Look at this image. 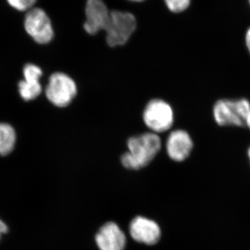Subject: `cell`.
<instances>
[{
  "instance_id": "cell-1",
  "label": "cell",
  "mask_w": 250,
  "mask_h": 250,
  "mask_svg": "<svg viewBox=\"0 0 250 250\" xmlns=\"http://www.w3.org/2000/svg\"><path fill=\"white\" fill-rule=\"evenodd\" d=\"M127 147L129 151L122 156V164L130 170H139L155 158L160 151L161 141L155 133H146L129 139Z\"/></svg>"
},
{
  "instance_id": "cell-2",
  "label": "cell",
  "mask_w": 250,
  "mask_h": 250,
  "mask_svg": "<svg viewBox=\"0 0 250 250\" xmlns=\"http://www.w3.org/2000/svg\"><path fill=\"white\" fill-rule=\"evenodd\" d=\"M250 113V103L246 99L220 100L213 107L215 122L220 126H243Z\"/></svg>"
},
{
  "instance_id": "cell-3",
  "label": "cell",
  "mask_w": 250,
  "mask_h": 250,
  "mask_svg": "<svg viewBox=\"0 0 250 250\" xmlns=\"http://www.w3.org/2000/svg\"><path fill=\"white\" fill-rule=\"evenodd\" d=\"M136 25L134 15L123 11H112L105 29L108 45L112 47L124 45L134 34Z\"/></svg>"
},
{
  "instance_id": "cell-4",
  "label": "cell",
  "mask_w": 250,
  "mask_h": 250,
  "mask_svg": "<svg viewBox=\"0 0 250 250\" xmlns=\"http://www.w3.org/2000/svg\"><path fill=\"white\" fill-rule=\"evenodd\" d=\"M45 93L47 98L54 106L65 107L76 96V83L68 75L57 72L49 77Z\"/></svg>"
},
{
  "instance_id": "cell-5",
  "label": "cell",
  "mask_w": 250,
  "mask_h": 250,
  "mask_svg": "<svg viewBox=\"0 0 250 250\" xmlns=\"http://www.w3.org/2000/svg\"><path fill=\"white\" fill-rule=\"evenodd\" d=\"M145 124L153 133L165 132L173 125L172 108L164 100H153L149 102L143 112Z\"/></svg>"
},
{
  "instance_id": "cell-6",
  "label": "cell",
  "mask_w": 250,
  "mask_h": 250,
  "mask_svg": "<svg viewBox=\"0 0 250 250\" xmlns=\"http://www.w3.org/2000/svg\"><path fill=\"white\" fill-rule=\"evenodd\" d=\"M24 27L29 35L39 44L48 43L53 39L54 31L50 20L43 10L36 8L26 15Z\"/></svg>"
},
{
  "instance_id": "cell-7",
  "label": "cell",
  "mask_w": 250,
  "mask_h": 250,
  "mask_svg": "<svg viewBox=\"0 0 250 250\" xmlns=\"http://www.w3.org/2000/svg\"><path fill=\"white\" fill-rule=\"evenodd\" d=\"M85 31L90 35H95L99 31L107 27L111 13L103 0H88L85 5Z\"/></svg>"
},
{
  "instance_id": "cell-8",
  "label": "cell",
  "mask_w": 250,
  "mask_h": 250,
  "mask_svg": "<svg viewBox=\"0 0 250 250\" xmlns=\"http://www.w3.org/2000/svg\"><path fill=\"white\" fill-rule=\"evenodd\" d=\"M129 232L134 241L148 246L156 244L161 238V229L157 223L142 216L136 217L131 222Z\"/></svg>"
},
{
  "instance_id": "cell-9",
  "label": "cell",
  "mask_w": 250,
  "mask_h": 250,
  "mask_svg": "<svg viewBox=\"0 0 250 250\" xmlns=\"http://www.w3.org/2000/svg\"><path fill=\"white\" fill-rule=\"evenodd\" d=\"M95 241L100 250H124L126 246L124 232L113 222L105 224L100 228Z\"/></svg>"
},
{
  "instance_id": "cell-10",
  "label": "cell",
  "mask_w": 250,
  "mask_h": 250,
  "mask_svg": "<svg viewBox=\"0 0 250 250\" xmlns=\"http://www.w3.org/2000/svg\"><path fill=\"white\" fill-rule=\"evenodd\" d=\"M193 146L191 138L184 130L172 131L167 139L166 149L168 156L173 161H183L188 157Z\"/></svg>"
},
{
  "instance_id": "cell-11",
  "label": "cell",
  "mask_w": 250,
  "mask_h": 250,
  "mask_svg": "<svg viewBox=\"0 0 250 250\" xmlns=\"http://www.w3.org/2000/svg\"><path fill=\"white\" fill-rule=\"evenodd\" d=\"M24 80L18 84L19 93L26 101L37 98L42 91L40 79L42 75L40 67L33 64H27L24 67Z\"/></svg>"
},
{
  "instance_id": "cell-12",
  "label": "cell",
  "mask_w": 250,
  "mask_h": 250,
  "mask_svg": "<svg viewBox=\"0 0 250 250\" xmlns=\"http://www.w3.org/2000/svg\"><path fill=\"white\" fill-rule=\"evenodd\" d=\"M16 141L14 128L9 125L0 123V155H8L12 152Z\"/></svg>"
},
{
  "instance_id": "cell-13",
  "label": "cell",
  "mask_w": 250,
  "mask_h": 250,
  "mask_svg": "<svg viewBox=\"0 0 250 250\" xmlns=\"http://www.w3.org/2000/svg\"><path fill=\"white\" fill-rule=\"evenodd\" d=\"M165 2L170 11L180 13L188 8L190 0H165Z\"/></svg>"
},
{
  "instance_id": "cell-14",
  "label": "cell",
  "mask_w": 250,
  "mask_h": 250,
  "mask_svg": "<svg viewBox=\"0 0 250 250\" xmlns=\"http://www.w3.org/2000/svg\"><path fill=\"white\" fill-rule=\"evenodd\" d=\"M12 7L18 11H26L35 4L36 0H7Z\"/></svg>"
},
{
  "instance_id": "cell-15",
  "label": "cell",
  "mask_w": 250,
  "mask_h": 250,
  "mask_svg": "<svg viewBox=\"0 0 250 250\" xmlns=\"http://www.w3.org/2000/svg\"><path fill=\"white\" fill-rule=\"evenodd\" d=\"M8 229H9V228H8L6 224L0 219V240H1V236H2L3 235L7 233Z\"/></svg>"
},
{
  "instance_id": "cell-16",
  "label": "cell",
  "mask_w": 250,
  "mask_h": 250,
  "mask_svg": "<svg viewBox=\"0 0 250 250\" xmlns=\"http://www.w3.org/2000/svg\"><path fill=\"white\" fill-rule=\"evenodd\" d=\"M246 45L250 53V28L246 33Z\"/></svg>"
},
{
  "instance_id": "cell-17",
  "label": "cell",
  "mask_w": 250,
  "mask_h": 250,
  "mask_svg": "<svg viewBox=\"0 0 250 250\" xmlns=\"http://www.w3.org/2000/svg\"><path fill=\"white\" fill-rule=\"evenodd\" d=\"M246 125L250 128V113L248 115V118H247Z\"/></svg>"
},
{
  "instance_id": "cell-18",
  "label": "cell",
  "mask_w": 250,
  "mask_h": 250,
  "mask_svg": "<svg viewBox=\"0 0 250 250\" xmlns=\"http://www.w3.org/2000/svg\"><path fill=\"white\" fill-rule=\"evenodd\" d=\"M130 1H136V2H140V1H144V0H130Z\"/></svg>"
},
{
  "instance_id": "cell-19",
  "label": "cell",
  "mask_w": 250,
  "mask_h": 250,
  "mask_svg": "<svg viewBox=\"0 0 250 250\" xmlns=\"http://www.w3.org/2000/svg\"><path fill=\"white\" fill-rule=\"evenodd\" d=\"M248 156H249L250 159V148L249 151H248Z\"/></svg>"
},
{
  "instance_id": "cell-20",
  "label": "cell",
  "mask_w": 250,
  "mask_h": 250,
  "mask_svg": "<svg viewBox=\"0 0 250 250\" xmlns=\"http://www.w3.org/2000/svg\"><path fill=\"white\" fill-rule=\"evenodd\" d=\"M249 1H250V0H249Z\"/></svg>"
}]
</instances>
